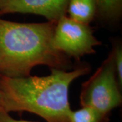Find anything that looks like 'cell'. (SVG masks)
<instances>
[{"mask_svg":"<svg viewBox=\"0 0 122 122\" xmlns=\"http://www.w3.org/2000/svg\"><path fill=\"white\" fill-rule=\"evenodd\" d=\"M47 76L8 77L0 75V110L34 113L47 122H69V89L75 79L87 74V66L73 71L51 69Z\"/></svg>","mask_w":122,"mask_h":122,"instance_id":"6da1fadb","label":"cell"},{"mask_svg":"<svg viewBox=\"0 0 122 122\" xmlns=\"http://www.w3.org/2000/svg\"><path fill=\"white\" fill-rule=\"evenodd\" d=\"M56 23H23L0 18V75L25 77L38 65L71 69L69 58L53 46Z\"/></svg>","mask_w":122,"mask_h":122,"instance_id":"7a4b0ae2","label":"cell"},{"mask_svg":"<svg viewBox=\"0 0 122 122\" xmlns=\"http://www.w3.org/2000/svg\"><path fill=\"white\" fill-rule=\"evenodd\" d=\"M121 89L110 52L94 73L82 84L80 104L109 115L113 109L122 105Z\"/></svg>","mask_w":122,"mask_h":122,"instance_id":"3957f363","label":"cell"},{"mask_svg":"<svg viewBox=\"0 0 122 122\" xmlns=\"http://www.w3.org/2000/svg\"><path fill=\"white\" fill-rule=\"evenodd\" d=\"M100 44L89 25L75 21L66 15L56 23L53 46L69 58L79 60L85 55L94 54V48Z\"/></svg>","mask_w":122,"mask_h":122,"instance_id":"277c9868","label":"cell"},{"mask_svg":"<svg viewBox=\"0 0 122 122\" xmlns=\"http://www.w3.org/2000/svg\"><path fill=\"white\" fill-rule=\"evenodd\" d=\"M69 0H4L0 15L8 14H33L56 22L66 15Z\"/></svg>","mask_w":122,"mask_h":122,"instance_id":"5b68a950","label":"cell"},{"mask_svg":"<svg viewBox=\"0 0 122 122\" xmlns=\"http://www.w3.org/2000/svg\"><path fill=\"white\" fill-rule=\"evenodd\" d=\"M66 14L75 21L89 25L96 16V0H69Z\"/></svg>","mask_w":122,"mask_h":122,"instance_id":"8992f818","label":"cell"},{"mask_svg":"<svg viewBox=\"0 0 122 122\" xmlns=\"http://www.w3.org/2000/svg\"><path fill=\"white\" fill-rule=\"evenodd\" d=\"M122 16V0H96V16L102 23L115 25Z\"/></svg>","mask_w":122,"mask_h":122,"instance_id":"52a82bcc","label":"cell"},{"mask_svg":"<svg viewBox=\"0 0 122 122\" xmlns=\"http://www.w3.org/2000/svg\"><path fill=\"white\" fill-rule=\"evenodd\" d=\"M109 116L90 107H81L77 111H71L69 122H109Z\"/></svg>","mask_w":122,"mask_h":122,"instance_id":"ba28073f","label":"cell"},{"mask_svg":"<svg viewBox=\"0 0 122 122\" xmlns=\"http://www.w3.org/2000/svg\"><path fill=\"white\" fill-rule=\"evenodd\" d=\"M114 65L116 70V74L119 86H122V44L119 42L113 44L111 50Z\"/></svg>","mask_w":122,"mask_h":122,"instance_id":"9c48e42d","label":"cell"},{"mask_svg":"<svg viewBox=\"0 0 122 122\" xmlns=\"http://www.w3.org/2000/svg\"><path fill=\"white\" fill-rule=\"evenodd\" d=\"M0 122H34L26 120H18L12 117L8 113L0 110Z\"/></svg>","mask_w":122,"mask_h":122,"instance_id":"30bf717a","label":"cell"},{"mask_svg":"<svg viewBox=\"0 0 122 122\" xmlns=\"http://www.w3.org/2000/svg\"><path fill=\"white\" fill-rule=\"evenodd\" d=\"M3 1H4V0H0V6H1V4H2Z\"/></svg>","mask_w":122,"mask_h":122,"instance_id":"8fae6325","label":"cell"}]
</instances>
